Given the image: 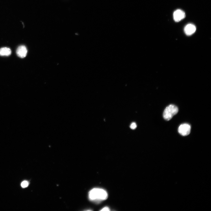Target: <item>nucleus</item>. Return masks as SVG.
I'll return each mask as SVG.
<instances>
[{
    "instance_id": "3",
    "label": "nucleus",
    "mask_w": 211,
    "mask_h": 211,
    "mask_svg": "<svg viewBox=\"0 0 211 211\" xmlns=\"http://www.w3.org/2000/svg\"><path fill=\"white\" fill-rule=\"evenodd\" d=\"M191 130V126L187 124H184L180 125L178 128V132L183 136H186L189 135Z\"/></svg>"
},
{
    "instance_id": "4",
    "label": "nucleus",
    "mask_w": 211,
    "mask_h": 211,
    "mask_svg": "<svg viewBox=\"0 0 211 211\" xmlns=\"http://www.w3.org/2000/svg\"><path fill=\"white\" fill-rule=\"evenodd\" d=\"M185 13L182 10H176L173 14L174 20L176 22H179L185 17Z\"/></svg>"
},
{
    "instance_id": "8",
    "label": "nucleus",
    "mask_w": 211,
    "mask_h": 211,
    "mask_svg": "<svg viewBox=\"0 0 211 211\" xmlns=\"http://www.w3.org/2000/svg\"><path fill=\"white\" fill-rule=\"evenodd\" d=\"M29 184V183L28 181H25L22 183L21 185L22 187L25 188L27 187L28 186Z\"/></svg>"
},
{
    "instance_id": "7",
    "label": "nucleus",
    "mask_w": 211,
    "mask_h": 211,
    "mask_svg": "<svg viewBox=\"0 0 211 211\" xmlns=\"http://www.w3.org/2000/svg\"><path fill=\"white\" fill-rule=\"evenodd\" d=\"M12 53L11 49L8 48L3 47L0 49V55L9 56Z\"/></svg>"
},
{
    "instance_id": "2",
    "label": "nucleus",
    "mask_w": 211,
    "mask_h": 211,
    "mask_svg": "<svg viewBox=\"0 0 211 211\" xmlns=\"http://www.w3.org/2000/svg\"><path fill=\"white\" fill-rule=\"evenodd\" d=\"M177 107L173 104L168 106L165 109L163 113V117L166 121L171 120L178 112Z\"/></svg>"
},
{
    "instance_id": "6",
    "label": "nucleus",
    "mask_w": 211,
    "mask_h": 211,
    "mask_svg": "<svg viewBox=\"0 0 211 211\" xmlns=\"http://www.w3.org/2000/svg\"><path fill=\"white\" fill-rule=\"evenodd\" d=\"M196 30V28L195 25L192 24H188L185 27L184 31L186 35L190 36L194 33Z\"/></svg>"
},
{
    "instance_id": "9",
    "label": "nucleus",
    "mask_w": 211,
    "mask_h": 211,
    "mask_svg": "<svg viewBox=\"0 0 211 211\" xmlns=\"http://www.w3.org/2000/svg\"><path fill=\"white\" fill-rule=\"evenodd\" d=\"M130 128L132 129H134L137 127L136 124L135 122L132 123L130 126Z\"/></svg>"
},
{
    "instance_id": "1",
    "label": "nucleus",
    "mask_w": 211,
    "mask_h": 211,
    "mask_svg": "<svg viewBox=\"0 0 211 211\" xmlns=\"http://www.w3.org/2000/svg\"><path fill=\"white\" fill-rule=\"evenodd\" d=\"M89 197L92 201H100L107 198L108 194L107 192L103 189L94 188L89 192Z\"/></svg>"
},
{
    "instance_id": "10",
    "label": "nucleus",
    "mask_w": 211,
    "mask_h": 211,
    "mask_svg": "<svg viewBox=\"0 0 211 211\" xmlns=\"http://www.w3.org/2000/svg\"><path fill=\"white\" fill-rule=\"evenodd\" d=\"M110 210L109 207H105L103 208L101 210V211H110Z\"/></svg>"
},
{
    "instance_id": "5",
    "label": "nucleus",
    "mask_w": 211,
    "mask_h": 211,
    "mask_svg": "<svg viewBox=\"0 0 211 211\" xmlns=\"http://www.w3.org/2000/svg\"><path fill=\"white\" fill-rule=\"evenodd\" d=\"M27 50L25 46L22 45L19 46L17 49V55L21 58H24L27 55Z\"/></svg>"
}]
</instances>
